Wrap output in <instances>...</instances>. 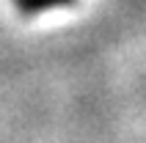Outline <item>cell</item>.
Instances as JSON below:
<instances>
[{"label":"cell","instance_id":"1","mask_svg":"<svg viewBox=\"0 0 146 143\" xmlns=\"http://www.w3.org/2000/svg\"><path fill=\"white\" fill-rule=\"evenodd\" d=\"M74 3L77 0H14L17 11L25 17L41 14V11H50V8H58V6H74Z\"/></svg>","mask_w":146,"mask_h":143}]
</instances>
